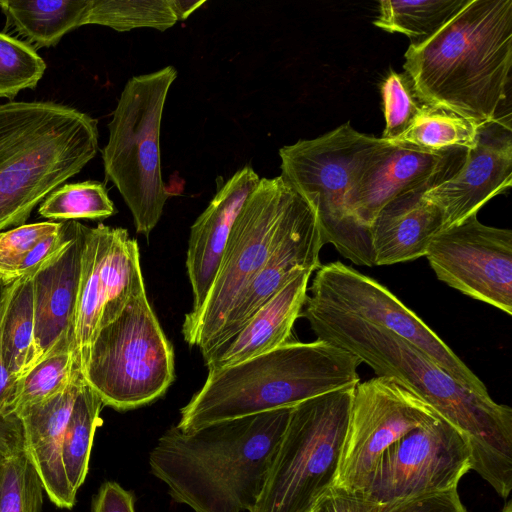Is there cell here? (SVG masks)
Masks as SVG:
<instances>
[{"label":"cell","mask_w":512,"mask_h":512,"mask_svg":"<svg viewBox=\"0 0 512 512\" xmlns=\"http://www.w3.org/2000/svg\"><path fill=\"white\" fill-rule=\"evenodd\" d=\"M300 316L317 339L393 378L429 404L468 441L471 469L502 497L512 489V409L472 391L395 333L306 298Z\"/></svg>","instance_id":"cell-1"},{"label":"cell","mask_w":512,"mask_h":512,"mask_svg":"<svg viewBox=\"0 0 512 512\" xmlns=\"http://www.w3.org/2000/svg\"><path fill=\"white\" fill-rule=\"evenodd\" d=\"M292 407L217 422L191 433L172 426L149 454L151 473L194 512H250Z\"/></svg>","instance_id":"cell-2"},{"label":"cell","mask_w":512,"mask_h":512,"mask_svg":"<svg viewBox=\"0 0 512 512\" xmlns=\"http://www.w3.org/2000/svg\"><path fill=\"white\" fill-rule=\"evenodd\" d=\"M403 68L427 105L478 125L511 117L512 0H469L439 31L410 44Z\"/></svg>","instance_id":"cell-3"},{"label":"cell","mask_w":512,"mask_h":512,"mask_svg":"<svg viewBox=\"0 0 512 512\" xmlns=\"http://www.w3.org/2000/svg\"><path fill=\"white\" fill-rule=\"evenodd\" d=\"M361 363L323 340L289 341L235 365L208 371L204 385L181 409L176 426L191 433L355 387L360 382L357 370Z\"/></svg>","instance_id":"cell-4"},{"label":"cell","mask_w":512,"mask_h":512,"mask_svg":"<svg viewBox=\"0 0 512 512\" xmlns=\"http://www.w3.org/2000/svg\"><path fill=\"white\" fill-rule=\"evenodd\" d=\"M97 120L52 102L0 105V233L25 224L52 191L98 152Z\"/></svg>","instance_id":"cell-5"},{"label":"cell","mask_w":512,"mask_h":512,"mask_svg":"<svg viewBox=\"0 0 512 512\" xmlns=\"http://www.w3.org/2000/svg\"><path fill=\"white\" fill-rule=\"evenodd\" d=\"M177 77L173 66L130 78L108 124L102 150L106 180L129 208L136 232L148 237L169 197L161 172L160 128L169 89Z\"/></svg>","instance_id":"cell-6"},{"label":"cell","mask_w":512,"mask_h":512,"mask_svg":"<svg viewBox=\"0 0 512 512\" xmlns=\"http://www.w3.org/2000/svg\"><path fill=\"white\" fill-rule=\"evenodd\" d=\"M383 142L347 122L279 150L280 176L315 208L324 243L359 266H374L370 233L351 217L346 202L361 165Z\"/></svg>","instance_id":"cell-7"},{"label":"cell","mask_w":512,"mask_h":512,"mask_svg":"<svg viewBox=\"0 0 512 512\" xmlns=\"http://www.w3.org/2000/svg\"><path fill=\"white\" fill-rule=\"evenodd\" d=\"M354 387L292 407L263 490L250 512H310L337 476Z\"/></svg>","instance_id":"cell-8"},{"label":"cell","mask_w":512,"mask_h":512,"mask_svg":"<svg viewBox=\"0 0 512 512\" xmlns=\"http://www.w3.org/2000/svg\"><path fill=\"white\" fill-rule=\"evenodd\" d=\"M81 372L103 405L118 411L150 404L166 393L175 378L174 351L146 290L99 330Z\"/></svg>","instance_id":"cell-9"},{"label":"cell","mask_w":512,"mask_h":512,"mask_svg":"<svg viewBox=\"0 0 512 512\" xmlns=\"http://www.w3.org/2000/svg\"><path fill=\"white\" fill-rule=\"evenodd\" d=\"M295 189L281 176L260 178L243 204L216 276L196 312L185 315L182 334L202 356L215 341L237 300L266 261Z\"/></svg>","instance_id":"cell-10"},{"label":"cell","mask_w":512,"mask_h":512,"mask_svg":"<svg viewBox=\"0 0 512 512\" xmlns=\"http://www.w3.org/2000/svg\"><path fill=\"white\" fill-rule=\"evenodd\" d=\"M307 299L373 325L409 341L466 388L488 396L483 382L451 348L378 281L341 262L321 265Z\"/></svg>","instance_id":"cell-11"},{"label":"cell","mask_w":512,"mask_h":512,"mask_svg":"<svg viewBox=\"0 0 512 512\" xmlns=\"http://www.w3.org/2000/svg\"><path fill=\"white\" fill-rule=\"evenodd\" d=\"M439 415L393 378L376 376L353 391L347 433L333 485L365 493L383 452Z\"/></svg>","instance_id":"cell-12"},{"label":"cell","mask_w":512,"mask_h":512,"mask_svg":"<svg viewBox=\"0 0 512 512\" xmlns=\"http://www.w3.org/2000/svg\"><path fill=\"white\" fill-rule=\"evenodd\" d=\"M469 470L467 439L439 416L383 452L364 495L380 505L393 504L457 488Z\"/></svg>","instance_id":"cell-13"},{"label":"cell","mask_w":512,"mask_h":512,"mask_svg":"<svg viewBox=\"0 0 512 512\" xmlns=\"http://www.w3.org/2000/svg\"><path fill=\"white\" fill-rule=\"evenodd\" d=\"M145 290L136 239L126 229L87 227L77 299L74 353L81 364L99 330Z\"/></svg>","instance_id":"cell-14"},{"label":"cell","mask_w":512,"mask_h":512,"mask_svg":"<svg viewBox=\"0 0 512 512\" xmlns=\"http://www.w3.org/2000/svg\"><path fill=\"white\" fill-rule=\"evenodd\" d=\"M425 257L448 286L512 315V231L487 226L477 215L441 229Z\"/></svg>","instance_id":"cell-15"},{"label":"cell","mask_w":512,"mask_h":512,"mask_svg":"<svg viewBox=\"0 0 512 512\" xmlns=\"http://www.w3.org/2000/svg\"><path fill=\"white\" fill-rule=\"evenodd\" d=\"M468 149L428 151L385 141L375 148L358 170L347 197V210L363 228L396 197L418 189H431L455 175Z\"/></svg>","instance_id":"cell-16"},{"label":"cell","mask_w":512,"mask_h":512,"mask_svg":"<svg viewBox=\"0 0 512 512\" xmlns=\"http://www.w3.org/2000/svg\"><path fill=\"white\" fill-rule=\"evenodd\" d=\"M324 244L315 208L295 190L266 261L237 300L209 353L236 334L291 279L317 270Z\"/></svg>","instance_id":"cell-17"},{"label":"cell","mask_w":512,"mask_h":512,"mask_svg":"<svg viewBox=\"0 0 512 512\" xmlns=\"http://www.w3.org/2000/svg\"><path fill=\"white\" fill-rule=\"evenodd\" d=\"M511 185L512 125L511 117H506L481 124L458 172L425 191L424 197L441 211L444 229L477 215Z\"/></svg>","instance_id":"cell-18"},{"label":"cell","mask_w":512,"mask_h":512,"mask_svg":"<svg viewBox=\"0 0 512 512\" xmlns=\"http://www.w3.org/2000/svg\"><path fill=\"white\" fill-rule=\"evenodd\" d=\"M86 229L87 226L73 220L68 242L32 273L34 366L57 352L74 353L76 309Z\"/></svg>","instance_id":"cell-19"},{"label":"cell","mask_w":512,"mask_h":512,"mask_svg":"<svg viewBox=\"0 0 512 512\" xmlns=\"http://www.w3.org/2000/svg\"><path fill=\"white\" fill-rule=\"evenodd\" d=\"M260 177L249 166L235 172L216 192L190 229L186 268L192 288L190 312L202 306L216 276L234 222Z\"/></svg>","instance_id":"cell-20"},{"label":"cell","mask_w":512,"mask_h":512,"mask_svg":"<svg viewBox=\"0 0 512 512\" xmlns=\"http://www.w3.org/2000/svg\"><path fill=\"white\" fill-rule=\"evenodd\" d=\"M82 374L54 397L17 415L23 429L24 451L35 468L44 492L60 508L74 506L76 493L66 477L62 449L65 430L79 391Z\"/></svg>","instance_id":"cell-21"},{"label":"cell","mask_w":512,"mask_h":512,"mask_svg":"<svg viewBox=\"0 0 512 512\" xmlns=\"http://www.w3.org/2000/svg\"><path fill=\"white\" fill-rule=\"evenodd\" d=\"M312 271L291 279L265 302L230 339L203 357L208 371L235 365L289 341L307 298Z\"/></svg>","instance_id":"cell-22"},{"label":"cell","mask_w":512,"mask_h":512,"mask_svg":"<svg viewBox=\"0 0 512 512\" xmlns=\"http://www.w3.org/2000/svg\"><path fill=\"white\" fill-rule=\"evenodd\" d=\"M427 190L402 194L378 212L369 226L374 266L425 256L430 241L443 228L441 211L424 197Z\"/></svg>","instance_id":"cell-23"},{"label":"cell","mask_w":512,"mask_h":512,"mask_svg":"<svg viewBox=\"0 0 512 512\" xmlns=\"http://www.w3.org/2000/svg\"><path fill=\"white\" fill-rule=\"evenodd\" d=\"M91 0H0L4 33L35 51L56 46L68 32L85 25Z\"/></svg>","instance_id":"cell-24"},{"label":"cell","mask_w":512,"mask_h":512,"mask_svg":"<svg viewBox=\"0 0 512 512\" xmlns=\"http://www.w3.org/2000/svg\"><path fill=\"white\" fill-rule=\"evenodd\" d=\"M469 0H382L374 25L400 33L415 44L426 40L451 20Z\"/></svg>","instance_id":"cell-25"},{"label":"cell","mask_w":512,"mask_h":512,"mask_svg":"<svg viewBox=\"0 0 512 512\" xmlns=\"http://www.w3.org/2000/svg\"><path fill=\"white\" fill-rule=\"evenodd\" d=\"M33 271L13 281L7 306L4 325L5 361L13 383L35 363Z\"/></svg>","instance_id":"cell-26"},{"label":"cell","mask_w":512,"mask_h":512,"mask_svg":"<svg viewBox=\"0 0 512 512\" xmlns=\"http://www.w3.org/2000/svg\"><path fill=\"white\" fill-rule=\"evenodd\" d=\"M103 402L86 383L75 400L63 439L62 458L69 485L74 493L84 483L96 429L102 424Z\"/></svg>","instance_id":"cell-27"},{"label":"cell","mask_w":512,"mask_h":512,"mask_svg":"<svg viewBox=\"0 0 512 512\" xmlns=\"http://www.w3.org/2000/svg\"><path fill=\"white\" fill-rule=\"evenodd\" d=\"M479 126L452 111L426 104L408 130L391 142L428 151L471 149L476 143Z\"/></svg>","instance_id":"cell-28"},{"label":"cell","mask_w":512,"mask_h":512,"mask_svg":"<svg viewBox=\"0 0 512 512\" xmlns=\"http://www.w3.org/2000/svg\"><path fill=\"white\" fill-rule=\"evenodd\" d=\"M79 374H82L80 363L72 351L45 357L14 383L7 412L17 417L65 390Z\"/></svg>","instance_id":"cell-29"},{"label":"cell","mask_w":512,"mask_h":512,"mask_svg":"<svg viewBox=\"0 0 512 512\" xmlns=\"http://www.w3.org/2000/svg\"><path fill=\"white\" fill-rule=\"evenodd\" d=\"M177 22L169 0H91L85 25L107 26L118 32L153 28L164 32Z\"/></svg>","instance_id":"cell-30"},{"label":"cell","mask_w":512,"mask_h":512,"mask_svg":"<svg viewBox=\"0 0 512 512\" xmlns=\"http://www.w3.org/2000/svg\"><path fill=\"white\" fill-rule=\"evenodd\" d=\"M39 215L53 220H102L116 213L106 187L98 181L65 184L41 203Z\"/></svg>","instance_id":"cell-31"},{"label":"cell","mask_w":512,"mask_h":512,"mask_svg":"<svg viewBox=\"0 0 512 512\" xmlns=\"http://www.w3.org/2000/svg\"><path fill=\"white\" fill-rule=\"evenodd\" d=\"M43 492L25 451L0 456V512H41Z\"/></svg>","instance_id":"cell-32"},{"label":"cell","mask_w":512,"mask_h":512,"mask_svg":"<svg viewBox=\"0 0 512 512\" xmlns=\"http://www.w3.org/2000/svg\"><path fill=\"white\" fill-rule=\"evenodd\" d=\"M46 63L37 52L0 32V98L14 99L24 89H34L43 77Z\"/></svg>","instance_id":"cell-33"},{"label":"cell","mask_w":512,"mask_h":512,"mask_svg":"<svg viewBox=\"0 0 512 512\" xmlns=\"http://www.w3.org/2000/svg\"><path fill=\"white\" fill-rule=\"evenodd\" d=\"M380 92L385 119L380 138L391 142L408 130L426 104L416 94L409 77L394 70L381 81Z\"/></svg>","instance_id":"cell-34"},{"label":"cell","mask_w":512,"mask_h":512,"mask_svg":"<svg viewBox=\"0 0 512 512\" xmlns=\"http://www.w3.org/2000/svg\"><path fill=\"white\" fill-rule=\"evenodd\" d=\"M61 222L23 224L0 233V283L18 279V271L29 252L45 237L59 231Z\"/></svg>","instance_id":"cell-35"},{"label":"cell","mask_w":512,"mask_h":512,"mask_svg":"<svg viewBox=\"0 0 512 512\" xmlns=\"http://www.w3.org/2000/svg\"><path fill=\"white\" fill-rule=\"evenodd\" d=\"M380 512H467L457 488L417 496L388 505H381Z\"/></svg>","instance_id":"cell-36"},{"label":"cell","mask_w":512,"mask_h":512,"mask_svg":"<svg viewBox=\"0 0 512 512\" xmlns=\"http://www.w3.org/2000/svg\"><path fill=\"white\" fill-rule=\"evenodd\" d=\"M314 507L319 512H380L381 505L360 492L332 485Z\"/></svg>","instance_id":"cell-37"},{"label":"cell","mask_w":512,"mask_h":512,"mask_svg":"<svg viewBox=\"0 0 512 512\" xmlns=\"http://www.w3.org/2000/svg\"><path fill=\"white\" fill-rule=\"evenodd\" d=\"M12 285L13 282L0 283V410L7 414H9L7 409L12 398L14 383L5 361L4 325Z\"/></svg>","instance_id":"cell-38"},{"label":"cell","mask_w":512,"mask_h":512,"mask_svg":"<svg viewBox=\"0 0 512 512\" xmlns=\"http://www.w3.org/2000/svg\"><path fill=\"white\" fill-rule=\"evenodd\" d=\"M92 512H135L133 495L116 482H104L94 498Z\"/></svg>","instance_id":"cell-39"},{"label":"cell","mask_w":512,"mask_h":512,"mask_svg":"<svg viewBox=\"0 0 512 512\" xmlns=\"http://www.w3.org/2000/svg\"><path fill=\"white\" fill-rule=\"evenodd\" d=\"M23 451V429L19 418L0 410V456H9Z\"/></svg>","instance_id":"cell-40"},{"label":"cell","mask_w":512,"mask_h":512,"mask_svg":"<svg viewBox=\"0 0 512 512\" xmlns=\"http://www.w3.org/2000/svg\"><path fill=\"white\" fill-rule=\"evenodd\" d=\"M205 0H169L171 10L177 21L187 19Z\"/></svg>","instance_id":"cell-41"},{"label":"cell","mask_w":512,"mask_h":512,"mask_svg":"<svg viewBox=\"0 0 512 512\" xmlns=\"http://www.w3.org/2000/svg\"><path fill=\"white\" fill-rule=\"evenodd\" d=\"M501 512H512V502L508 501Z\"/></svg>","instance_id":"cell-42"},{"label":"cell","mask_w":512,"mask_h":512,"mask_svg":"<svg viewBox=\"0 0 512 512\" xmlns=\"http://www.w3.org/2000/svg\"><path fill=\"white\" fill-rule=\"evenodd\" d=\"M310 512H319L315 507Z\"/></svg>","instance_id":"cell-43"}]
</instances>
